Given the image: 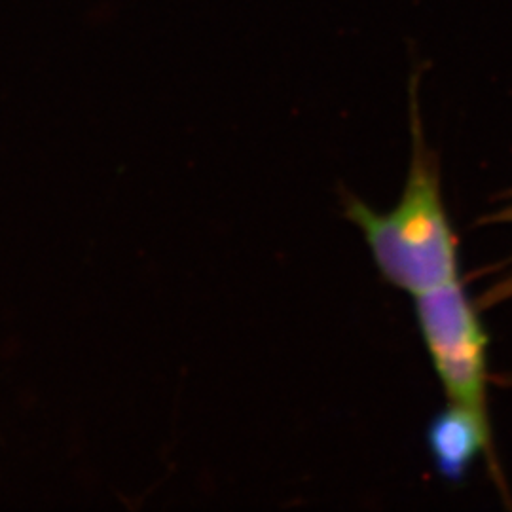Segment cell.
Returning a JSON list of instances; mask_svg holds the SVG:
<instances>
[{"mask_svg":"<svg viewBox=\"0 0 512 512\" xmlns=\"http://www.w3.org/2000/svg\"><path fill=\"white\" fill-rule=\"evenodd\" d=\"M499 219L512 220V207L511 209H507L503 215H499Z\"/></svg>","mask_w":512,"mask_h":512,"instance_id":"cell-4","label":"cell"},{"mask_svg":"<svg viewBox=\"0 0 512 512\" xmlns=\"http://www.w3.org/2000/svg\"><path fill=\"white\" fill-rule=\"evenodd\" d=\"M427 446L439 475L463 482L480 456L492 458V427L465 408L448 404L427 427Z\"/></svg>","mask_w":512,"mask_h":512,"instance_id":"cell-3","label":"cell"},{"mask_svg":"<svg viewBox=\"0 0 512 512\" xmlns=\"http://www.w3.org/2000/svg\"><path fill=\"white\" fill-rule=\"evenodd\" d=\"M414 300L421 336L448 403L490 425L488 336L459 279Z\"/></svg>","mask_w":512,"mask_h":512,"instance_id":"cell-2","label":"cell"},{"mask_svg":"<svg viewBox=\"0 0 512 512\" xmlns=\"http://www.w3.org/2000/svg\"><path fill=\"white\" fill-rule=\"evenodd\" d=\"M418 118L414 110L412 164L399 203L387 213H376L357 198L346 207L378 270L412 296L459 279L458 239L442 202L439 165L427 150Z\"/></svg>","mask_w":512,"mask_h":512,"instance_id":"cell-1","label":"cell"}]
</instances>
